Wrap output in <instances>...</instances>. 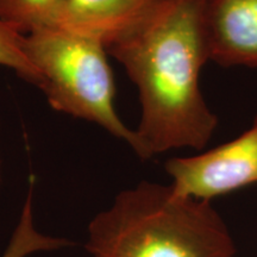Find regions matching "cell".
<instances>
[{
    "label": "cell",
    "instance_id": "cell-1",
    "mask_svg": "<svg viewBox=\"0 0 257 257\" xmlns=\"http://www.w3.org/2000/svg\"><path fill=\"white\" fill-rule=\"evenodd\" d=\"M210 0H162L106 49L137 87L140 123L133 150L142 160L175 149H204L218 125L200 87L208 62L205 16Z\"/></svg>",
    "mask_w": 257,
    "mask_h": 257
},
{
    "label": "cell",
    "instance_id": "cell-2",
    "mask_svg": "<svg viewBox=\"0 0 257 257\" xmlns=\"http://www.w3.org/2000/svg\"><path fill=\"white\" fill-rule=\"evenodd\" d=\"M91 257H233L230 230L211 201L143 181L121 191L88 225Z\"/></svg>",
    "mask_w": 257,
    "mask_h": 257
},
{
    "label": "cell",
    "instance_id": "cell-3",
    "mask_svg": "<svg viewBox=\"0 0 257 257\" xmlns=\"http://www.w3.org/2000/svg\"><path fill=\"white\" fill-rule=\"evenodd\" d=\"M24 51L36 68L37 87L57 112L93 123L133 149L135 130L115 108V83L105 44L56 27L24 35Z\"/></svg>",
    "mask_w": 257,
    "mask_h": 257
},
{
    "label": "cell",
    "instance_id": "cell-4",
    "mask_svg": "<svg viewBox=\"0 0 257 257\" xmlns=\"http://www.w3.org/2000/svg\"><path fill=\"white\" fill-rule=\"evenodd\" d=\"M173 189L200 200L212 199L257 184V115L238 137L188 157L166 163Z\"/></svg>",
    "mask_w": 257,
    "mask_h": 257
},
{
    "label": "cell",
    "instance_id": "cell-5",
    "mask_svg": "<svg viewBox=\"0 0 257 257\" xmlns=\"http://www.w3.org/2000/svg\"><path fill=\"white\" fill-rule=\"evenodd\" d=\"M205 36L212 62L257 68V0H210Z\"/></svg>",
    "mask_w": 257,
    "mask_h": 257
},
{
    "label": "cell",
    "instance_id": "cell-6",
    "mask_svg": "<svg viewBox=\"0 0 257 257\" xmlns=\"http://www.w3.org/2000/svg\"><path fill=\"white\" fill-rule=\"evenodd\" d=\"M162 0H67L49 27L99 40L107 48L142 23Z\"/></svg>",
    "mask_w": 257,
    "mask_h": 257
},
{
    "label": "cell",
    "instance_id": "cell-7",
    "mask_svg": "<svg viewBox=\"0 0 257 257\" xmlns=\"http://www.w3.org/2000/svg\"><path fill=\"white\" fill-rule=\"evenodd\" d=\"M32 186L22 208L21 216L2 257H28L40 251H53L69 246L68 239L48 236L35 227L32 212Z\"/></svg>",
    "mask_w": 257,
    "mask_h": 257
},
{
    "label": "cell",
    "instance_id": "cell-8",
    "mask_svg": "<svg viewBox=\"0 0 257 257\" xmlns=\"http://www.w3.org/2000/svg\"><path fill=\"white\" fill-rule=\"evenodd\" d=\"M67 0H0V21L21 35L49 27Z\"/></svg>",
    "mask_w": 257,
    "mask_h": 257
},
{
    "label": "cell",
    "instance_id": "cell-9",
    "mask_svg": "<svg viewBox=\"0 0 257 257\" xmlns=\"http://www.w3.org/2000/svg\"><path fill=\"white\" fill-rule=\"evenodd\" d=\"M0 66L9 68L19 78L37 86L40 81L36 68L24 51V35L18 34L0 21Z\"/></svg>",
    "mask_w": 257,
    "mask_h": 257
}]
</instances>
